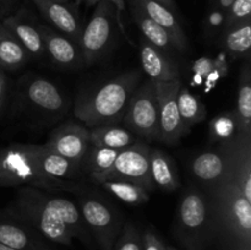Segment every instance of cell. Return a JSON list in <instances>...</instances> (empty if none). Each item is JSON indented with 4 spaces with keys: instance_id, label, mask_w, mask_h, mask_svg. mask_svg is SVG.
<instances>
[{
    "instance_id": "7c38bea8",
    "label": "cell",
    "mask_w": 251,
    "mask_h": 250,
    "mask_svg": "<svg viewBox=\"0 0 251 250\" xmlns=\"http://www.w3.org/2000/svg\"><path fill=\"white\" fill-rule=\"evenodd\" d=\"M38 7L39 12L51 27L64 36L69 37L71 41L78 44L82 26H81L78 15L70 4L54 1V0H32Z\"/></svg>"
},
{
    "instance_id": "484cf974",
    "label": "cell",
    "mask_w": 251,
    "mask_h": 250,
    "mask_svg": "<svg viewBox=\"0 0 251 250\" xmlns=\"http://www.w3.org/2000/svg\"><path fill=\"white\" fill-rule=\"evenodd\" d=\"M235 113L245 135H251V70L247 63L240 71Z\"/></svg>"
},
{
    "instance_id": "4dcf8cb0",
    "label": "cell",
    "mask_w": 251,
    "mask_h": 250,
    "mask_svg": "<svg viewBox=\"0 0 251 250\" xmlns=\"http://www.w3.org/2000/svg\"><path fill=\"white\" fill-rule=\"evenodd\" d=\"M251 0H234L226 11L225 28L238 22L250 20Z\"/></svg>"
},
{
    "instance_id": "1f68e13d",
    "label": "cell",
    "mask_w": 251,
    "mask_h": 250,
    "mask_svg": "<svg viewBox=\"0 0 251 250\" xmlns=\"http://www.w3.org/2000/svg\"><path fill=\"white\" fill-rule=\"evenodd\" d=\"M100 1H110L113 5L115 6V9H117V12L118 15H122V12L125 10V2L124 0H78V2H83L85 5H87V6H93V5L98 4ZM120 20H122V17H120Z\"/></svg>"
},
{
    "instance_id": "9a60e30c",
    "label": "cell",
    "mask_w": 251,
    "mask_h": 250,
    "mask_svg": "<svg viewBox=\"0 0 251 250\" xmlns=\"http://www.w3.org/2000/svg\"><path fill=\"white\" fill-rule=\"evenodd\" d=\"M229 183L251 201V135H243L230 145Z\"/></svg>"
},
{
    "instance_id": "d590c367",
    "label": "cell",
    "mask_w": 251,
    "mask_h": 250,
    "mask_svg": "<svg viewBox=\"0 0 251 250\" xmlns=\"http://www.w3.org/2000/svg\"><path fill=\"white\" fill-rule=\"evenodd\" d=\"M154 1L159 2V4L166 6L167 9L171 10V11H176V2H174V0H154Z\"/></svg>"
},
{
    "instance_id": "e575fe53",
    "label": "cell",
    "mask_w": 251,
    "mask_h": 250,
    "mask_svg": "<svg viewBox=\"0 0 251 250\" xmlns=\"http://www.w3.org/2000/svg\"><path fill=\"white\" fill-rule=\"evenodd\" d=\"M146 240H147L146 250H163L156 242H154V237L153 234H151V233L146 234Z\"/></svg>"
},
{
    "instance_id": "52a82bcc",
    "label": "cell",
    "mask_w": 251,
    "mask_h": 250,
    "mask_svg": "<svg viewBox=\"0 0 251 250\" xmlns=\"http://www.w3.org/2000/svg\"><path fill=\"white\" fill-rule=\"evenodd\" d=\"M20 98L29 112L46 120L59 119L68 107L58 86L37 75L22 78L20 82Z\"/></svg>"
},
{
    "instance_id": "d6986e66",
    "label": "cell",
    "mask_w": 251,
    "mask_h": 250,
    "mask_svg": "<svg viewBox=\"0 0 251 250\" xmlns=\"http://www.w3.org/2000/svg\"><path fill=\"white\" fill-rule=\"evenodd\" d=\"M37 156H38V163L42 171L54 179L75 181L80 178L81 172L83 171L81 163L71 161L50 151L44 145H38Z\"/></svg>"
},
{
    "instance_id": "9c48e42d",
    "label": "cell",
    "mask_w": 251,
    "mask_h": 250,
    "mask_svg": "<svg viewBox=\"0 0 251 250\" xmlns=\"http://www.w3.org/2000/svg\"><path fill=\"white\" fill-rule=\"evenodd\" d=\"M230 145L223 144L217 150L198 154L190 163L191 174L206 188V191L217 188L229 180Z\"/></svg>"
},
{
    "instance_id": "d4e9b609",
    "label": "cell",
    "mask_w": 251,
    "mask_h": 250,
    "mask_svg": "<svg viewBox=\"0 0 251 250\" xmlns=\"http://www.w3.org/2000/svg\"><path fill=\"white\" fill-rule=\"evenodd\" d=\"M176 104H178L179 114L185 126L189 130L206 119L207 110L205 104L189 91V88L180 86L178 96H176Z\"/></svg>"
},
{
    "instance_id": "6da1fadb",
    "label": "cell",
    "mask_w": 251,
    "mask_h": 250,
    "mask_svg": "<svg viewBox=\"0 0 251 250\" xmlns=\"http://www.w3.org/2000/svg\"><path fill=\"white\" fill-rule=\"evenodd\" d=\"M141 70H131L102 83L78 98L74 109L76 118L88 127L122 122L132 93L141 83Z\"/></svg>"
},
{
    "instance_id": "ba28073f",
    "label": "cell",
    "mask_w": 251,
    "mask_h": 250,
    "mask_svg": "<svg viewBox=\"0 0 251 250\" xmlns=\"http://www.w3.org/2000/svg\"><path fill=\"white\" fill-rule=\"evenodd\" d=\"M181 86L180 78L169 82H154L158 102V136L166 145H176L190 130L185 126L179 114L176 96Z\"/></svg>"
},
{
    "instance_id": "cb8c5ba5",
    "label": "cell",
    "mask_w": 251,
    "mask_h": 250,
    "mask_svg": "<svg viewBox=\"0 0 251 250\" xmlns=\"http://www.w3.org/2000/svg\"><path fill=\"white\" fill-rule=\"evenodd\" d=\"M223 44L234 58L249 56L251 48V19L225 28Z\"/></svg>"
},
{
    "instance_id": "8d00e7d4",
    "label": "cell",
    "mask_w": 251,
    "mask_h": 250,
    "mask_svg": "<svg viewBox=\"0 0 251 250\" xmlns=\"http://www.w3.org/2000/svg\"><path fill=\"white\" fill-rule=\"evenodd\" d=\"M233 1H234V0H217V4L218 6H220V9H222L223 11H227L228 7L232 5Z\"/></svg>"
},
{
    "instance_id": "5b68a950",
    "label": "cell",
    "mask_w": 251,
    "mask_h": 250,
    "mask_svg": "<svg viewBox=\"0 0 251 250\" xmlns=\"http://www.w3.org/2000/svg\"><path fill=\"white\" fill-rule=\"evenodd\" d=\"M125 127L152 141L158 136V102L154 82L147 78L132 93L123 117Z\"/></svg>"
},
{
    "instance_id": "d6a6232c",
    "label": "cell",
    "mask_w": 251,
    "mask_h": 250,
    "mask_svg": "<svg viewBox=\"0 0 251 250\" xmlns=\"http://www.w3.org/2000/svg\"><path fill=\"white\" fill-rule=\"evenodd\" d=\"M7 92V78L4 71L0 69V109L2 108V104L5 102Z\"/></svg>"
},
{
    "instance_id": "8992f818",
    "label": "cell",
    "mask_w": 251,
    "mask_h": 250,
    "mask_svg": "<svg viewBox=\"0 0 251 250\" xmlns=\"http://www.w3.org/2000/svg\"><path fill=\"white\" fill-rule=\"evenodd\" d=\"M150 151L151 147L147 144L135 142L130 147L120 151L108 171L91 179L97 184L104 180L132 181L151 193L154 190V186L150 175Z\"/></svg>"
},
{
    "instance_id": "603a6c76",
    "label": "cell",
    "mask_w": 251,
    "mask_h": 250,
    "mask_svg": "<svg viewBox=\"0 0 251 250\" xmlns=\"http://www.w3.org/2000/svg\"><path fill=\"white\" fill-rule=\"evenodd\" d=\"M208 135L210 140L223 145L235 141L245 134L240 126L237 113L235 110H232L221 113L211 120L208 124Z\"/></svg>"
},
{
    "instance_id": "f1b7e54d",
    "label": "cell",
    "mask_w": 251,
    "mask_h": 250,
    "mask_svg": "<svg viewBox=\"0 0 251 250\" xmlns=\"http://www.w3.org/2000/svg\"><path fill=\"white\" fill-rule=\"evenodd\" d=\"M48 199L50 205L55 208L70 233L80 229L83 223H86L81 215L80 208L74 201L61 198V196H55L53 193H48Z\"/></svg>"
},
{
    "instance_id": "ab89813d",
    "label": "cell",
    "mask_w": 251,
    "mask_h": 250,
    "mask_svg": "<svg viewBox=\"0 0 251 250\" xmlns=\"http://www.w3.org/2000/svg\"><path fill=\"white\" fill-rule=\"evenodd\" d=\"M0 1H6V2H9V1H11V0H0Z\"/></svg>"
},
{
    "instance_id": "44dd1931",
    "label": "cell",
    "mask_w": 251,
    "mask_h": 250,
    "mask_svg": "<svg viewBox=\"0 0 251 250\" xmlns=\"http://www.w3.org/2000/svg\"><path fill=\"white\" fill-rule=\"evenodd\" d=\"M135 142L136 135L125 126H118L117 124L100 125L91 127L90 130V144L96 146L109 147L122 151Z\"/></svg>"
},
{
    "instance_id": "7a4b0ae2",
    "label": "cell",
    "mask_w": 251,
    "mask_h": 250,
    "mask_svg": "<svg viewBox=\"0 0 251 250\" xmlns=\"http://www.w3.org/2000/svg\"><path fill=\"white\" fill-rule=\"evenodd\" d=\"M38 145L12 144L0 149V186H32L47 193L78 191L75 181L47 175L38 163Z\"/></svg>"
},
{
    "instance_id": "f546056e",
    "label": "cell",
    "mask_w": 251,
    "mask_h": 250,
    "mask_svg": "<svg viewBox=\"0 0 251 250\" xmlns=\"http://www.w3.org/2000/svg\"><path fill=\"white\" fill-rule=\"evenodd\" d=\"M0 243L16 250L28 247L29 235L15 220L0 218Z\"/></svg>"
},
{
    "instance_id": "e0dca14e",
    "label": "cell",
    "mask_w": 251,
    "mask_h": 250,
    "mask_svg": "<svg viewBox=\"0 0 251 250\" xmlns=\"http://www.w3.org/2000/svg\"><path fill=\"white\" fill-rule=\"evenodd\" d=\"M131 1H134L152 21L156 22L171 34L176 44V51L185 53L188 50V38L173 11L154 0H131Z\"/></svg>"
},
{
    "instance_id": "30bf717a",
    "label": "cell",
    "mask_w": 251,
    "mask_h": 250,
    "mask_svg": "<svg viewBox=\"0 0 251 250\" xmlns=\"http://www.w3.org/2000/svg\"><path fill=\"white\" fill-rule=\"evenodd\" d=\"M44 146L65 158L82 164L90 146V130L83 125L68 122L51 131Z\"/></svg>"
},
{
    "instance_id": "836d02e7",
    "label": "cell",
    "mask_w": 251,
    "mask_h": 250,
    "mask_svg": "<svg viewBox=\"0 0 251 250\" xmlns=\"http://www.w3.org/2000/svg\"><path fill=\"white\" fill-rule=\"evenodd\" d=\"M119 250H141V248L137 244L136 240H134L132 238H129V239L125 240V242L120 245Z\"/></svg>"
},
{
    "instance_id": "277c9868",
    "label": "cell",
    "mask_w": 251,
    "mask_h": 250,
    "mask_svg": "<svg viewBox=\"0 0 251 250\" xmlns=\"http://www.w3.org/2000/svg\"><path fill=\"white\" fill-rule=\"evenodd\" d=\"M95 6L78 41L83 61L87 65L100 60L112 49L118 27L125 33L124 25L112 2L100 1Z\"/></svg>"
},
{
    "instance_id": "4316f807",
    "label": "cell",
    "mask_w": 251,
    "mask_h": 250,
    "mask_svg": "<svg viewBox=\"0 0 251 250\" xmlns=\"http://www.w3.org/2000/svg\"><path fill=\"white\" fill-rule=\"evenodd\" d=\"M119 153V150L90 144L85 158L82 161L83 172H86L91 178L100 173H104L113 166Z\"/></svg>"
},
{
    "instance_id": "4fadbf2b",
    "label": "cell",
    "mask_w": 251,
    "mask_h": 250,
    "mask_svg": "<svg viewBox=\"0 0 251 250\" xmlns=\"http://www.w3.org/2000/svg\"><path fill=\"white\" fill-rule=\"evenodd\" d=\"M142 70L153 82H169L180 78L176 61L158 48L141 38L139 46Z\"/></svg>"
},
{
    "instance_id": "8fae6325",
    "label": "cell",
    "mask_w": 251,
    "mask_h": 250,
    "mask_svg": "<svg viewBox=\"0 0 251 250\" xmlns=\"http://www.w3.org/2000/svg\"><path fill=\"white\" fill-rule=\"evenodd\" d=\"M37 28L46 48V55L55 65L64 69H77L85 64L80 47L69 37L46 25L37 24Z\"/></svg>"
},
{
    "instance_id": "5bb4252c",
    "label": "cell",
    "mask_w": 251,
    "mask_h": 250,
    "mask_svg": "<svg viewBox=\"0 0 251 250\" xmlns=\"http://www.w3.org/2000/svg\"><path fill=\"white\" fill-rule=\"evenodd\" d=\"M76 205L85 222L102 234L113 232L117 227V213L109 201L93 194H81Z\"/></svg>"
},
{
    "instance_id": "74e56055",
    "label": "cell",
    "mask_w": 251,
    "mask_h": 250,
    "mask_svg": "<svg viewBox=\"0 0 251 250\" xmlns=\"http://www.w3.org/2000/svg\"><path fill=\"white\" fill-rule=\"evenodd\" d=\"M0 250H16V249H12V248L6 247V245H4V244H1V243H0Z\"/></svg>"
},
{
    "instance_id": "ffe728a7",
    "label": "cell",
    "mask_w": 251,
    "mask_h": 250,
    "mask_svg": "<svg viewBox=\"0 0 251 250\" xmlns=\"http://www.w3.org/2000/svg\"><path fill=\"white\" fill-rule=\"evenodd\" d=\"M130 5H131V15L134 21L136 22L137 27L140 28L141 33L144 34V38L151 44H153L156 48L162 50L166 54H172L176 50V44H174L173 39H172L171 34L162 28L159 25L152 21L134 1L130 0Z\"/></svg>"
},
{
    "instance_id": "ac0fdd59",
    "label": "cell",
    "mask_w": 251,
    "mask_h": 250,
    "mask_svg": "<svg viewBox=\"0 0 251 250\" xmlns=\"http://www.w3.org/2000/svg\"><path fill=\"white\" fill-rule=\"evenodd\" d=\"M150 175L154 189L174 191L180 186L176 162L159 149H151L150 151Z\"/></svg>"
},
{
    "instance_id": "7402d4cb",
    "label": "cell",
    "mask_w": 251,
    "mask_h": 250,
    "mask_svg": "<svg viewBox=\"0 0 251 250\" xmlns=\"http://www.w3.org/2000/svg\"><path fill=\"white\" fill-rule=\"evenodd\" d=\"M31 59L16 37L0 22V69L17 70Z\"/></svg>"
},
{
    "instance_id": "f35d334b",
    "label": "cell",
    "mask_w": 251,
    "mask_h": 250,
    "mask_svg": "<svg viewBox=\"0 0 251 250\" xmlns=\"http://www.w3.org/2000/svg\"><path fill=\"white\" fill-rule=\"evenodd\" d=\"M54 1H60V2H65V4H69V0H54Z\"/></svg>"
},
{
    "instance_id": "83f0119b",
    "label": "cell",
    "mask_w": 251,
    "mask_h": 250,
    "mask_svg": "<svg viewBox=\"0 0 251 250\" xmlns=\"http://www.w3.org/2000/svg\"><path fill=\"white\" fill-rule=\"evenodd\" d=\"M100 185H102L105 190L109 191L112 195L127 205H141V203L147 202L150 199V191L132 181L104 180L100 181Z\"/></svg>"
},
{
    "instance_id": "3957f363",
    "label": "cell",
    "mask_w": 251,
    "mask_h": 250,
    "mask_svg": "<svg viewBox=\"0 0 251 250\" xmlns=\"http://www.w3.org/2000/svg\"><path fill=\"white\" fill-rule=\"evenodd\" d=\"M7 208L17 220L33 223L49 239L58 242L69 240L70 232L49 202L47 191L32 186H21L15 200Z\"/></svg>"
},
{
    "instance_id": "2e32d148",
    "label": "cell",
    "mask_w": 251,
    "mask_h": 250,
    "mask_svg": "<svg viewBox=\"0 0 251 250\" xmlns=\"http://www.w3.org/2000/svg\"><path fill=\"white\" fill-rule=\"evenodd\" d=\"M1 24L16 37L17 41L24 46L29 55L37 59H41L46 55V48L37 28V24L27 17L25 11L5 17Z\"/></svg>"
}]
</instances>
